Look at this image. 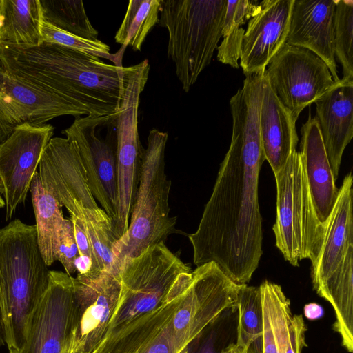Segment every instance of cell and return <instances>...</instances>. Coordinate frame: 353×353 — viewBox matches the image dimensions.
Masks as SVG:
<instances>
[{
	"mask_svg": "<svg viewBox=\"0 0 353 353\" xmlns=\"http://www.w3.org/2000/svg\"><path fill=\"white\" fill-rule=\"evenodd\" d=\"M260 100L230 101L232 134L210 199L195 232L189 235L193 262H214L239 285L247 284L263 254L259 179L265 160L259 130Z\"/></svg>",
	"mask_w": 353,
	"mask_h": 353,
	"instance_id": "obj_1",
	"label": "cell"
},
{
	"mask_svg": "<svg viewBox=\"0 0 353 353\" xmlns=\"http://www.w3.org/2000/svg\"><path fill=\"white\" fill-rule=\"evenodd\" d=\"M0 65L61 95L85 115L94 117L117 111L129 70L47 42L34 47L0 43Z\"/></svg>",
	"mask_w": 353,
	"mask_h": 353,
	"instance_id": "obj_2",
	"label": "cell"
},
{
	"mask_svg": "<svg viewBox=\"0 0 353 353\" xmlns=\"http://www.w3.org/2000/svg\"><path fill=\"white\" fill-rule=\"evenodd\" d=\"M35 225L19 219L0 229V328L8 350L25 342L49 283Z\"/></svg>",
	"mask_w": 353,
	"mask_h": 353,
	"instance_id": "obj_3",
	"label": "cell"
},
{
	"mask_svg": "<svg viewBox=\"0 0 353 353\" xmlns=\"http://www.w3.org/2000/svg\"><path fill=\"white\" fill-rule=\"evenodd\" d=\"M167 132L150 131L148 146L141 151L138 188L125 234L115 245L119 272L125 258L135 257L149 247L165 243L175 232L176 218L170 215L171 181L165 172Z\"/></svg>",
	"mask_w": 353,
	"mask_h": 353,
	"instance_id": "obj_4",
	"label": "cell"
},
{
	"mask_svg": "<svg viewBox=\"0 0 353 353\" xmlns=\"http://www.w3.org/2000/svg\"><path fill=\"white\" fill-rule=\"evenodd\" d=\"M227 1L161 0L158 24L168 30V57L185 92L211 62L222 36Z\"/></svg>",
	"mask_w": 353,
	"mask_h": 353,
	"instance_id": "obj_5",
	"label": "cell"
},
{
	"mask_svg": "<svg viewBox=\"0 0 353 353\" xmlns=\"http://www.w3.org/2000/svg\"><path fill=\"white\" fill-rule=\"evenodd\" d=\"M276 217L272 227L275 245L285 260L297 267L319 251L323 223L318 219L300 152L293 151L285 165L274 174Z\"/></svg>",
	"mask_w": 353,
	"mask_h": 353,
	"instance_id": "obj_6",
	"label": "cell"
},
{
	"mask_svg": "<svg viewBox=\"0 0 353 353\" xmlns=\"http://www.w3.org/2000/svg\"><path fill=\"white\" fill-rule=\"evenodd\" d=\"M191 271L163 242L124 259L119 269L120 301L108 332L161 305L172 294L180 276Z\"/></svg>",
	"mask_w": 353,
	"mask_h": 353,
	"instance_id": "obj_7",
	"label": "cell"
},
{
	"mask_svg": "<svg viewBox=\"0 0 353 353\" xmlns=\"http://www.w3.org/2000/svg\"><path fill=\"white\" fill-rule=\"evenodd\" d=\"M150 69L148 59L129 66L123 96L117 110L118 205L113 225L118 239L128 230L130 211L138 188L142 149L138 133V112L140 97L147 83Z\"/></svg>",
	"mask_w": 353,
	"mask_h": 353,
	"instance_id": "obj_8",
	"label": "cell"
},
{
	"mask_svg": "<svg viewBox=\"0 0 353 353\" xmlns=\"http://www.w3.org/2000/svg\"><path fill=\"white\" fill-rule=\"evenodd\" d=\"M117 117L116 111L104 116L75 117L72 125L62 131L75 143L90 191L113 222L118 205Z\"/></svg>",
	"mask_w": 353,
	"mask_h": 353,
	"instance_id": "obj_9",
	"label": "cell"
},
{
	"mask_svg": "<svg viewBox=\"0 0 353 353\" xmlns=\"http://www.w3.org/2000/svg\"><path fill=\"white\" fill-rule=\"evenodd\" d=\"M188 282L181 279L161 305L108 332L92 353H192L196 344L173 324Z\"/></svg>",
	"mask_w": 353,
	"mask_h": 353,
	"instance_id": "obj_10",
	"label": "cell"
},
{
	"mask_svg": "<svg viewBox=\"0 0 353 353\" xmlns=\"http://www.w3.org/2000/svg\"><path fill=\"white\" fill-rule=\"evenodd\" d=\"M73 279L50 270L46 292L19 349L9 353H71L79 325Z\"/></svg>",
	"mask_w": 353,
	"mask_h": 353,
	"instance_id": "obj_11",
	"label": "cell"
},
{
	"mask_svg": "<svg viewBox=\"0 0 353 353\" xmlns=\"http://www.w3.org/2000/svg\"><path fill=\"white\" fill-rule=\"evenodd\" d=\"M264 77L295 119L335 84L325 63L312 51L285 43L268 64Z\"/></svg>",
	"mask_w": 353,
	"mask_h": 353,
	"instance_id": "obj_12",
	"label": "cell"
},
{
	"mask_svg": "<svg viewBox=\"0 0 353 353\" xmlns=\"http://www.w3.org/2000/svg\"><path fill=\"white\" fill-rule=\"evenodd\" d=\"M85 114L68 99L19 77L0 65V142L17 128L41 125L56 117Z\"/></svg>",
	"mask_w": 353,
	"mask_h": 353,
	"instance_id": "obj_13",
	"label": "cell"
},
{
	"mask_svg": "<svg viewBox=\"0 0 353 353\" xmlns=\"http://www.w3.org/2000/svg\"><path fill=\"white\" fill-rule=\"evenodd\" d=\"M54 127L23 125L0 144V178L3 185L6 220L12 219L25 202L43 151Z\"/></svg>",
	"mask_w": 353,
	"mask_h": 353,
	"instance_id": "obj_14",
	"label": "cell"
},
{
	"mask_svg": "<svg viewBox=\"0 0 353 353\" xmlns=\"http://www.w3.org/2000/svg\"><path fill=\"white\" fill-rule=\"evenodd\" d=\"M79 313L74 345L92 353L105 337L121 293L119 273L101 270L73 279Z\"/></svg>",
	"mask_w": 353,
	"mask_h": 353,
	"instance_id": "obj_15",
	"label": "cell"
},
{
	"mask_svg": "<svg viewBox=\"0 0 353 353\" xmlns=\"http://www.w3.org/2000/svg\"><path fill=\"white\" fill-rule=\"evenodd\" d=\"M43 187L70 214L79 205L97 208L75 143L67 138L54 137L47 144L39 164Z\"/></svg>",
	"mask_w": 353,
	"mask_h": 353,
	"instance_id": "obj_16",
	"label": "cell"
},
{
	"mask_svg": "<svg viewBox=\"0 0 353 353\" xmlns=\"http://www.w3.org/2000/svg\"><path fill=\"white\" fill-rule=\"evenodd\" d=\"M294 0H263L248 21L241 46L240 66L245 76L263 74L285 44Z\"/></svg>",
	"mask_w": 353,
	"mask_h": 353,
	"instance_id": "obj_17",
	"label": "cell"
},
{
	"mask_svg": "<svg viewBox=\"0 0 353 353\" xmlns=\"http://www.w3.org/2000/svg\"><path fill=\"white\" fill-rule=\"evenodd\" d=\"M335 6V0H294L285 43L314 52L339 82L334 48Z\"/></svg>",
	"mask_w": 353,
	"mask_h": 353,
	"instance_id": "obj_18",
	"label": "cell"
},
{
	"mask_svg": "<svg viewBox=\"0 0 353 353\" xmlns=\"http://www.w3.org/2000/svg\"><path fill=\"white\" fill-rule=\"evenodd\" d=\"M353 176L347 174L334 208L323 223L321 245L315 259L311 262V278L316 292L337 268L353 245Z\"/></svg>",
	"mask_w": 353,
	"mask_h": 353,
	"instance_id": "obj_19",
	"label": "cell"
},
{
	"mask_svg": "<svg viewBox=\"0 0 353 353\" xmlns=\"http://www.w3.org/2000/svg\"><path fill=\"white\" fill-rule=\"evenodd\" d=\"M316 120L335 181L353 137V81L341 79L316 102Z\"/></svg>",
	"mask_w": 353,
	"mask_h": 353,
	"instance_id": "obj_20",
	"label": "cell"
},
{
	"mask_svg": "<svg viewBox=\"0 0 353 353\" xmlns=\"http://www.w3.org/2000/svg\"><path fill=\"white\" fill-rule=\"evenodd\" d=\"M296 121L264 77L259 130L265 159L274 174L285 165L290 154L296 150L299 139Z\"/></svg>",
	"mask_w": 353,
	"mask_h": 353,
	"instance_id": "obj_21",
	"label": "cell"
},
{
	"mask_svg": "<svg viewBox=\"0 0 353 353\" xmlns=\"http://www.w3.org/2000/svg\"><path fill=\"white\" fill-rule=\"evenodd\" d=\"M301 134L300 153L314 210L319 220L323 223L334 208L339 188L314 117H310L302 125Z\"/></svg>",
	"mask_w": 353,
	"mask_h": 353,
	"instance_id": "obj_22",
	"label": "cell"
},
{
	"mask_svg": "<svg viewBox=\"0 0 353 353\" xmlns=\"http://www.w3.org/2000/svg\"><path fill=\"white\" fill-rule=\"evenodd\" d=\"M30 191L35 215L37 243L48 266L57 261L64 217L62 206L42 185L37 171Z\"/></svg>",
	"mask_w": 353,
	"mask_h": 353,
	"instance_id": "obj_23",
	"label": "cell"
},
{
	"mask_svg": "<svg viewBox=\"0 0 353 353\" xmlns=\"http://www.w3.org/2000/svg\"><path fill=\"white\" fill-rule=\"evenodd\" d=\"M39 0H3L0 43L23 47L40 45Z\"/></svg>",
	"mask_w": 353,
	"mask_h": 353,
	"instance_id": "obj_24",
	"label": "cell"
},
{
	"mask_svg": "<svg viewBox=\"0 0 353 353\" xmlns=\"http://www.w3.org/2000/svg\"><path fill=\"white\" fill-rule=\"evenodd\" d=\"M263 316V353H286L287 330L292 315L282 288L268 280L259 286Z\"/></svg>",
	"mask_w": 353,
	"mask_h": 353,
	"instance_id": "obj_25",
	"label": "cell"
},
{
	"mask_svg": "<svg viewBox=\"0 0 353 353\" xmlns=\"http://www.w3.org/2000/svg\"><path fill=\"white\" fill-rule=\"evenodd\" d=\"M71 215L83 221L99 270L119 273L117 268L115 245L119 240L114 230L112 219L101 208H76Z\"/></svg>",
	"mask_w": 353,
	"mask_h": 353,
	"instance_id": "obj_26",
	"label": "cell"
},
{
	"mask_svg": "<svg viewBox=\"0 0 353 353\" xmlns=\"http://www.w3.org/2000/svg\"><path fill=\"white\" fill-rule=\"evenodd\" d=\"M236 308L238 323L235 343L245 348L248 353H263V316L259 287L240 285Z\"/></svg>",
	"mask_w": 353,
	"mask_h": 353,
	"instance_id": "obj_27",
	"label": "cell"
},
{
	"mask_svg": "<svg viewBox=\"0 0 353 353\" xmlns=\"http://www.w3.org/2000/svg\"><path fill=\"white\" fill-rule=\"evenodd\" d=\"M261 8L257 1H228L221 37L217 47V59L223 64L239 68L241 46L245 30L242 26L254 16Z\"/></svg>",
	"mask_w": 353,
	"mask_h": 353,
	"instance_id": "obj_28",
	"label": "cell"
},
{
	"mask_svg": "<svg viewBox=\"0 0 353 353\" xmlns=\"http://www.w3.org/2000/svg\"><path fill=\"white\" fill-rule=\"evenodd\" d=\"M161 0H130L114 39L121 46L141 50L148 34L159 23Z\"/></svg>",
	"mask_w": 353,
	"mask_h": 353,
	"instance_id": "obj_29",
	"label": "cell"
},
{
	"mask_svg": "<svg viewBox=\"0 0 353 353\" xmlns=\"http://www.w3.org/2000/svg\"><path fill=\"white\" fill-rule=\"evenodd\" d=\"M41 20L77 37L98 39L81 0H39Z\"/></svg>",
	"mask_w": 353,
	"mask_h": 353,
	"instance_id": "obj_30",
	"label": "cell"
},
{
	"mask_svg": "<svg viewBox=\"0 0 353 353\" xmlns=\"http://www.w3.org/2000/svg\"><path fill=\"white\" fill-rule=\"evenodd\" d=\"M334 16V56L343 68L345 81H353V1L335 0Z\"/></svg>",
	"mask_w": 353,
	"mask_h": 353,
	"instance_id": "obj_31",
	"label": "cell"
},
{
	"mask_svg": "<svg viewBox=\"0 0 353 353\" xmlns=\"http://www.w3.org/2000/svg\"><path fill=\"white\" fill-rule=\"evenodd\" d=\"M40 33L42 42L52 43L92 54L99 58L107 59L115 66L121 67L125 47L121 46L115 54L110 52V47L101 41L83 39L58 29L41 20Z\"/></svg>",
	"mask_w": 353,
	"mask_h": 353,
	"instance_id": "obj_32",
	"label": "cell"
},
{
	"mask_svg": "<svg viewBox=\"0 0 353 353\" xmlns=\"http://www.w3.org/2000/svg\"><path fill=\"white\" fill-rule=\"evenodd\" d=\"M70 219L72 223L79 253V257L75 262L78 274H90L101 271L88 237L83 221L79 216L75 215H70Z\"/></svg>",
	"mask_w": 353,
	"mask_h": 353,
	"instance_id": "obj_33",
	"label": "cell"
},
{
	"mask_svg": "<svg viewBox=\"0 0 353 353\" xmlns=\"http://www.w3.org/2000/svg\"><path fill=\"white\" fill-rule=\"evenodd\" d=\"M79 257L72 223L70 219H65L60 235L58 261L63 265L65 273L69 275L77 271L75 262Z\"/></svg>",
	"mask_w": 353,
	"mask_h": 353,
	"instance_id": "obj_34",
	"label": "cell"
},
{
	"mask_svg": "<svg viewBox=\"0 0 353 353\" xmlns=\"http://www.w3.org/2000/svg\"><path fill=\"white\" fill-rule=\"evenodd\" d=\"M307 328L302 314H292L287 330L286 353H301L307 347L305 332Z\"/></svg>",
	"mask_w": 353,
	"mask_h": 353,
	"instance_id": "obj_35",
	"label": "cell"
},
{
	"mask_svg": "<svg viewBox=\"0 0 353 353\" xmlns=\"http://www.w3.org/2000/svg\"><path fill=\"white\" fill-rule=\"evenodd\" d=\"M304 314L308 319L314 320L321 317L323 310L321 305L312 303L305 305Z\"/></svg>",
	"mask_w": 353,
	"mask_h": 353,
	"instance_id": "obj_36",
	"label": "cell"
},
{
	"mask_svg": "<svg viewBox=\"0 0 353 353\" xmlns=\"http://www.w3.org/2000/svg\"><path fill=\"white\" fill-rule=\"evenodd\" d=\"M220 353H248L245 348L237 345L236 343H230Z\"/></svg>",
	"mask_w": 353,
	"mask_h": 353,
	"instance_id": "obj_37",
	"label": "cell"
},
{
	"mask_svg": "<svg viewBox=\"0 0 353 353\" xmlns=\"http://www.w3.org/2000/svg\"><path fill=\"white\" fill-rule=\"evenodd\" d=\"M3 194V185L1 181V179L0 178V208H3L5 206L4 199L1 196Z\"/></svg>",
	"mask_w": 353,
	"mask_h": 353,
	"instance_id": "obj_38",
	"label": "cell"
},
{
	"mask_svg": "<svg viewBox=\"0 0 353 353\" xmlns=\"http://www.w3.org/2000/svg\"><path fill=\"white\" fill-rule=\"evenodd\" d=\"M2 8H3V0H0V32L2 23Z\"/></svg>",
	"mask_w": 353,
	"mask_h": 353,
	"instance_id": "obj_39",
	"label": "cell"
},
{
	"mask_svg": "<svg viewBox=\"0 0 353 353\" xmlns=\"http://www.w3.org/2000/svg\"><path fill=\"white\" fill-rule=\"evenodd\" d=\"M71 353H83V352L81 348L77 347L74 345V347L72 348Z\"/></svg>",
	"mask_w": 353,
	"mask_h": 353,
	"instance_id": "obj_40",
	"label": "cell"
}]
</instances>
